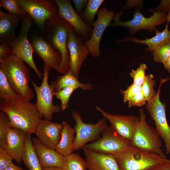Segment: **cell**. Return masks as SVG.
<instances>
[{
    "label": "cell",
    "mask_w": 170,
    "mask_h": 170,
    "mask_svg": "<svg viewBox=\"0 0 170 170\" xmlns=\"http://www.w3.org/2000/svg\"><path fill=\"white\" fill-rule=\"evenodd\" d=\"M13 160L5 149L0 148V170H3L11 164Z\"/></svg>",
    "instance_id": "8d00e7d4"
},
{
    "label": "cell",
    "mask_w": 170,
    "mask_h": 170,
    "mask_svg": "<svg viewBox=\"0 0 170 170\" xmlns=\"http://www.w3.org/2000/svg\"><path fill=\"white\" fill-rule=\"evenodd\" d=\"M152 52L154 61L163 63L170 56V41L162 44Z\"/></svg>",
    "instance_id": "836d02e7"
},
{
    "label": "cell",
    "mask_w": 170,
    "mask_h": 170,
    "mask_svg": "<svg viewBox=\"0 0 170 170\" xmlns=\"http://www.w3.org/2000/svg\"><path fill=\"white\" fill-rule=\"evenodd\" d=\"M163 64L165 69L170 73V56Z\"/></svg>",
    "instance_id": "ee69618b"
},
{
    "label": "cell",
    "mask_w": 170,
    "mask_h": 170,
    "mask_svg": "<svg viewBox=\"0 0 170 170\" xmlns=\"http://www.w3.org/2000/svg\"><path fill=\"white\" fill-rule=\"evenodd\" d=\"M12 53L11 48L9 44H1L0 46V59Z\"/></svg>",
    "instance_id": "60d3db41"
},
{
    "label": "cell",
    "mask_w": 170,
    "mask_h": 170,
    "mask_svg": "<svg viewBox=\"0 0 170 170\" xmlns=\"http://www.w3.org/2000/svg\"><path fill=\"white\" fill-rule=\"evenodd\" d=\"M148 68L146 64L141 63L137 69L132 71L130 76L133 80V84L137 87H141L145 80V70Z\"/></svg>",
    "instance_id": "e575fe53"
},
{
    "label": "cell",
    "mask_w": 170,
    "mask_h": 170,
    "mask_svg": "<svg viewBox=\"0 0 170 170\" xmlns=\"http://www.w3.org/2000/svg\"><path fill=\"white\" fill-rule=\"evenodd\" d=\"M32 142L36 154L42 168L57 167L62 168L65 157L55 149L47 147L37 138H33Z\"/></svg>",
    "instance_id": "44dd1931"
},
{
    "label": "cell",
    "mask_w": 170,
    "mask_h": 170,
    "mask_svg": "<svg viewBox=\"0 0 170 170\" xmlns=\"http://www.w3.org/2000/svg\"><path fill=\"white\" fill-rule=\"evenodd\" d=\"M169 80L161 78L158 88L154 97L147 102L146 108L155 122V129L165 143L167 154H170V127L167 121L165 105L160 99L162 85Z\"/></svg>",
    "instance_id": "ba28073f"
},
{
    "label": "cell",
    "mask_w": 170,
    "mask_h": 170,
    "mask_svg": "<svg viewBox=\"0 0 170 170\" xmlns=\"http://www.w3.org/2000/svg\"><path fill=\"white\" fill-rule=\"evenodd\" d=\"M54 1L58 7V16L69 23L84 41L88 40L91 36L93 28L88 25L75 10L70 1Z\"/></svg>",
    "instance_id": "9a60e30c"
},
{
    "label": "cell",
    "mask_w": 170,
    "mask_h": 170,
    "mask_svg": "<svg viewBox=\"0 0 170 170\" xmlns=\"http://www.w3.org/2000/svg\"><path fill=\"white\" fill-rule=\"evenodd\" d=\"M3 170H25L22 167L14 164L13 163Z\"/></svg>",
    "instance_id": "7bdbcfd3"
},
{
    "label": "cell",
    "mask_w": 170,
    "mask_h": 170,
    "mask_svg": "<svg viewBox=\"0 0 170 170\" xmlns=\"http://www.w3.org/2000/svg\"><path fill=\"white\" fill-rule=\"evenodd\" d=\"M104 0H89L84 10L80 15L82 19L88 25L92 26L94 20L99 8Z\"/></svg>",
    "instance_id": "4316f807"
},
{
    "label": "cell",
    "mask_w": 170,
    "mask_h": 170,
    "mask_svg": "<svg viewBox=\"0 0 170 170\" xmlns=\"http://www.w3.org/2000/svg\"><path fill=\"white\" fill-rule=\"evenodd\" d=\"M156 11L165 13L167 11H170V0H162L160 5Z\"/></svg>",
    "instance_id": "b9f144b4"
},
{
    "label": "cell",
    "mask_w": 170,
    "mask_h": 170,
    "mask_svg": "<svg viewBox=\"0 0 170 170\" xmlns=\"http://www.w3.org/2000/svg\"><path fill=\"white\" fill-rule=\"evenodd\" d=\"M63 127L61 133L59 142L55 150L62 156L66 157L72 153L75 133L74 128H72L65 121L62 122Z\"/></svg>",
    "instance_id": "603a6c76"
},
{
    "label": "cell",
    "mask_w": 170,
    "mask_h": 170,
    "mask_svg": "<svg viewBox=\"0 0 170 170\" xmlns=\"http://www.w3.org/2000/svg\"><path fill=\"white\" fill-rule=\"evenodd\" d=\"M0 68L5 73L12 88L20 98L30 101L33 92L29 84V70L24 62L14 54L0 59Z\"/></svg>",
    "instance_id": "7a4b0ae2"
},
{
    "label": "cell",
    "mask_w": 170,
    "mask_h": 170,
    "mask_svg": "<svg viewBox=\"0 0 170 170\" xmlns=\"http://www.w3.org/2000/svg\"><path fill=\"white\" fill-rule=\"evenodd\" d=\"M102 134V136L96 141L83 147L98 153L115 156L131 146L129 141L118 135L110 127L108 126Z\"/></svg>",
    "instance_id": "7c38bea8"
},
{
    "label": "cell",
    "mask_w": 170,
    "mask_h": 170,
    "mask_svg": "<svg viewBox=\"0 0 170 170\" xmlns=\"http://www.w3.org/2000/svg\"><path fill=\"white\" fill-rule=\"evenodd\" d=\"M145 170H170V159H166L163 162Z\"/></svg>",
    "instance_id": "f35d334b"
},
{
    "label": "cell",
    "mask_w": 170,
    "mask_h": 170,
    "mask_svg": "<svg viewBox=\"0 0 170 170\" xmlns=\"http://www.w3.org/2000/svg\"><path fill=\"white\" fill-rule=\"evenodd\" d=\"M82 149L88 170H119L114 155Z\"/></svg>",
    "instance_id": "d6986e66"
},
{
    "label": "cell",
    "mask_w": 170,
    "mask_h": 170,
    "mask_svg": "<svg viewBox=\"0 0 170 170\" xmlns=\"http://www.w3.org/2000/svg\"><path fill=\"white\" fill-rule=\"evenodd\" d=\"M62 170H86V162L78 154L71 153L65 157Z\"/></svg>",
    "instance_id": "83f0119b"
},
{
    "label": "cell",
    "mask_w": 170,
    "mask_h": 170,
    "mask_svg": "<svg viewBox=\"0 0 170 170\" xmlns=\"http://www.w3.org/2000/svg\"><path fill=\"white\" fill-rule=\"evenodd\" d=\"M139 120L130 141L131 146L148 153L167 158L163 152L160 137L147 122L144 110L139 109Z\"/></svg>",
    "instance_id": "3957f363"
},
{
    "label": "cell",
    "mask_w": 170,
    "mask_h": 170,
    "mask_svg": "<svg viewBox=\"0 0 170 170\" xmlns=\"http://www.w3.org/2000/svg\"><path fill=\"white\" fill-rule=\"evenodd\" d=\"M21 8L40 27L43 28L48 20L58 16L54 2L48 0H17Z\"/></svg>",
    "instance_id": "8fae6325"
},
{
    "label": "cell",
    "mask_w": 170,
    "mask_h": 170,
    "mask_svg": "<svg viewBox=\"0 0 170 170\" xmlns=\"http://www.w3.org/2000/svg\"><path fill=\"white\" fill-rule=\"evenodd\" d=\"M47 21L49 29L50 43L58 50L61 56V62L58 71L64 74L69 69L70 57L67 41L69 33L73 28L59 16Z\"/></svg>",
    "instance_id": "277c9868"
},
{
    "label": "cell",
    "mask_w": 170,
    "mask_h": 170,
    "mask_svg": "<svg viewBox=\"0 0 170 170\" xmlns=\"http://www.w3.org/2000/svg\"><path fill=\"white\" fill-rule=\"evenodd\" d=\"M63 127L62 123L42 119L37 124L34 133L43 145L55 149L60 140Z\"/></svg>",
    "instance_id": "e0dca14e"
},
{
    "label": "cell",
    "mask_w": 170,
    "mask_h": 170,
    "mask_svg": "<svg viewBox=\"0 0 170 170\" xmlns=\"http://www.w3.org/2000/svg\"><path fill=\"white\" fill-rule=\"evenodd\" d=\"M0 4V7L5 8L10 14L21 16L27 14L18 4L17 0H1Z\"/></svg>",
    "instance_id": "d6a6232c"
},
{
    "label": "cell",
    "mask_w": 170,
    "mask_h": 170,
    "mask_svg": "<svg viewBox=\"0 0 170 170\" xmlns=\"http://www.w3.org/2000/svg\"><path fill=\"white\" fill-rule=\"evenodd\" d=\"M0 97L3 100L15 99L20 97L14 92L3 71L0 68Z\"/></svg>",
    "instance_id": "f1b7e54d"
},
{
    "label": "cell",
    "mask_w": 170,
    "mask_h": 170,
    "mask_svg": "<svg viewBox=\"0 0 170 170\" xmlns=\"http://www.w3.org/2000/svg\"><path fill=\"white\" fill-rule=\"evenodd\" d=\"M22 16L0 11V42L8 44L14 38L15 29Z\"/></svg>",
    "instance_id": "7402d4cb"
},
{
    "label": "cell",
    "mask_w": 170,
    "mask_h": 170,
    "mask_svg": "<svg viewBox=\"0 0 170 170\" xmlns=\"http://www.w3.org/2000/svg\"><path fill=\"white\" fill-rule=\"evenodd\" d=\"M97 18L94 22L93 31L90 39L85 41L89 54L93 57H98L100 53V42L104 32L108 26H110L111 22L114 19L115 14L111 9L101 8L97 14Z\"/></svg>",
    "instance_id": "5bb4252c"
},
{
    "label": "cell",
    "mask_w": 170,
    "mask_h": 170,
    "mask_svg": "<svg viewBox=\"0 0 170 170\" xmlns=\"http://www.w3.org/2000/svg\"><path fill=\"white\" fill-rule=\"evenodd\" d=\"M96 110L108 120L110 128L118 135L130 141L138 124L139 117L133 115H114L96 106Z\"/></svg>",
    "instance_id": "2e32d148"
},
{
    "label": "cell",
    "mask_w": 170,
    "mask_h": 170,
    "mask_svg": "<svg viewBox=\"0 0 170 170\" xmlns=\"http://www.w3.org/2000/svg\"><path fill=\"white\" fill-rule=\"evenodd\" d=\"M141 90V87H137L132 84L128 87L126 89L121 90L120 91V92L123 95V102L126 103Z\"/></svg>",
    "instance_id": "d590c367"
},
{
    "label": "cell",
    "mask_w": 170,
    "mask_h": 170,
    "mask_svg": "<svg viewBox=\"0 0 170 170\" xmlns=\"http://www.w3.org/2000/svg\"><path fill=\"white\" fill-rule=\"evenodd\" d=\"M22 161L29 170L42 169L34 146L31 134L26 133V135Z\"/></svg>",
    "instance_id": "484cf974"
},
{
    "label": "cell",
    "mask_w": 170,
    "mask_h": 170,
    "mask_svg": "<svg viewBox=\"0 0 170 170\" xmlns=\"http://www.w3.org/2000/svg\"><path fill=\"white\" fill-rule=\"evenodd\" d=\"M71 116L76 122L74 127L76 135L73 151L82 148L87 143L98 138L108 126L105 118L99 119L95 124L87 123L83 122L80 114L76 110H73Z\"/></svg>",
    "instance_id": "9c48e42d"
},
{
    "label": "cell",
    "mask_w": 170,
    "mask_h": 170,
    "mask_svg": "<svg viewBox=\"0 0 170 170\" xmlns=\"http://www.w3.org/2000/svg\"><path fill=\"white\" fill-rule=\"evenodd\" d=\"M31 45L34 51L42 59L44 65L58 71L61 62V54L52 44L40 37L34 38Z\"/></svg>",
    "instance_id": "ac0fdd59"
},
{
    "label": "cell",
    "mask_w": 170,
    "mask_h": 170,
    "mask_svg": "<svg viewBox=\"0 0 170 170\" xmlns=\"http://www.w3.org/2000/svg\"><path fill=\"white\" fill-rule=\"evenodd\" d=\"M170 20V18H168L167 24L163 31L160 32L157 30L156 31V35L151 38L139 40L136 38H127L118 41H131L135 43L145 44L148 46L146 50L153 52L162 44L170 41V31L168 29V25Z\"/></svg>",
    "instance_id": "cb8c5ba5"
},
{
    "label": "cell",
    "mask_w": 170,
    "mask_h": 170,
    "mask_svg": "<svg viewBox=\"0 0 170 170\" xmlns=\"http://www.w3.org/2000/svg\"><path fill=\"white\" fill-rule=\"evenodd\" d=\"M53 87L55 92L59 91L66 87H73L77 89L80 88L84 91L92 90L93 85L90 83H82L78 80V77L69 71L59 76L54 81L50 83Z\"/></svg>",
    "instance_id": "d4e9b609"
},
{
    "label": "cell",
    "mask_w": 170,
    "mask_h": 170,
    "mask_svg": "<svg viewBox=\"0 0 170 170\" xmlns=\"http://www.w3.org/2000/svg\"><path fill=\"white\" fill-rule=\"evenodd\" d=\"M155 84L154 76L151 74L146 75L145 80L141 86V90L147 102L153 99L156 94V92L154 89Z\"/></svg>",
    "instance_id": "f546056e"
},
{
    "label": "cell",
    "mask_w": 170,
    "mask_h": 170,
    "mask_svg": "<svg viewBox=\"0 0 170 170\" xmlns=\"http://www.w3.org/2000/svg\"><path fill=\"white\" fill-rule=\"evenodd\" d=\"M42 170H62L61 168L54 167L50 168H42Z\"/></svg>",
    "instance_id": "f6af8a7d"
},
{
    "label": "cell",
    "mask_w": 170,
    "mask_h": 170,
    "mask_svg": "<svg viewBox=\"0 0 170 170\" xmlns=\"http://www.w3.org/2000/svg\"><path fill=\"white\" fill-rule=\"evenodd\" d=\"M76 12L80 15L82 12L84 8L86 7L88 1L87 0H73Z\"/></svg>",
    "instance_id": "ab89813d"
},
{
    "label": "cell",
    "mask_w": 170,
    "mask_h": 170,
    "mask_svg": "<svg viewBox=\"0 0 170 170\" xmlns=\"http://www.w3.org/2000/svg\"><path fill=\"white\" fill-rule=\"evenodd\" d=\"M67 45L70 57L67 71L78 77L81 66L89 54V51L81 36L73 28L69 34Z\"/></svg>",
    "instance_id": "4fadbf2b"
},
{
    "label": "cell",
    "mask_w": 170,
    "mask_h": 170,
    "mask_svg": "<svg viewBox=\"0 0 170 170\" xmlns=\"http://www.w3.org/2000/svg\"><path fill=\"white\" fill-rule=\"evenodd\" d=\"M12 127L7 115L1 111L0 112V148L5 149L6 135Z\"/></svg>",
    "instance_id": "4dcf8cb0"
},
{
    "label": "cell",
    "mask_w": 170,
    "mask_h": 170,
    "mask_svg": "<svg viewBox=\"0 0 170 170\" xmlns=\"http://www.w3.org/2000/svg\"><path fill=\"white\" fill-rule=\"evenodd\" d=\"M0 109L8 117L12 127L26 133H34L37 124L42 119L35 104L20 98L1 99Z\"/></svg>",
    "instance_id": "6da1fadb"
},
{
    "label": "cell",
    "mask_w": 170,
    "mask_h": 170,
    "mask_svg": "<svg viewBox=\"0 0 170 170\" xmlns=\"http://www.w3.org/2000/svg\"><path fill=\"white\" fill-rule=\"evenodd\" d=\"M26 134L24 131L12 127L6 135L5 149L18 164L22 161Z\"/></svg>",
    "instance_id": "ffe728a7"
},
{
    "label": "cell",
    "mask_w": 170,
    "mask_h": 170,
    "mask_svg": "<svg viewBox=\"0 0 170 170\" xmlns=\"http://www.w3.org/2000/svg\"><path fill=\"white\" fill-rule=\"evenodd\" d=\"M43 68L41 84L39 86L34 81H32L31 83L36 94V102L35 104L41 117L51 121L53 114L59 112L61 108L60 105H55L53 103V97L55 92L53 86L48 82L51 68L45 65H44Z\"/></svg>",
    "instance_id": "8992f818"
},
{
    "label": "cell",
    "mask_w": 170,
    "mask_h": 170,
    "mask_svg": "<svg viewBox=\"0 0 170 170\" xmlns=\"http://www.w3.org/2000/svg\"><path fill=\"white\" fill-rule=\"evenodd\" d=\"M114 156L119 170H145L167 158L132 146Z\"/></svg>",
    "instance_id": "5b68a950"
},
{
    "label": "cell",
    "mask_w": 170,
    "mask_h": 170,
    "mask_svg": "<svg viewBox=\"0 0 170 170\" xmlns=\"http://www.w3.org/2000/svg\"><path fill=\"white\" fill-rule=\"evenodd\" d=\"M22 26L20 32L9 43L12 53L14 54L32 68L38 77L42 79V74L37 68L33 60V48L28 40V31L32 24V19L28 14L22 16Z\"/></svg>",
    "instance_id": "52a82bcc"
},
{
    "label": "cell",
    "mask_w": 170,
    "mask_h": 170,
    "mask_svg": "<svg viewBox=\"0 0 170 170\" xmlns=\"http://www.w3.org/2000/svg\"><path fill=\"white\" fill-rule=\"evenodd\" d=\"M147 102L141 90L132 97L128 103V106L131 107L142 106Z\"/></svg>",
    "instance_id": "74e56055"
},
{
    "label": "cell",
    "mask_w": 170,
    "mask_h": 170,
    "mask_svg": "<svg viewBox=\"0 0 170 170\" xmlns=\"http://www.w3.org/2000/svg\"><path fill=\"white\" fill-rule=\"evenodd\" d=\"M153 14L147 18L144 16L139 10H136L133 14V18L126 21L120 20V17L123 12L121 11L115 14L114 22L110 24L112 26H122L127 27L131 34L135 33L141 29L156 31L157 25H161L167 21V17L165 13L150 9Z\"/></svg>",
    "instance_id": "30bf717a"
},
{
    "label": "cell",
    "mask_w": 170,
    "mask_h": 170,
    "mask_svg": "<svg viewBox=\"0 0 170 170\" xmlns=\"http://www.w3.org/2000/svg\"><path fill=\"white\" fill-rule=\"evenodd\" d=\"M76 89L73 87H66L55 92L54 96L60 101L62 110H65L68 107L71 97Z\"/></svg>",
    "instance_id": "1f68e13d"
}]
</instances>
